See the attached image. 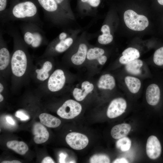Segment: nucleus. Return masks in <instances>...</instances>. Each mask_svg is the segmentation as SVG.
<instances>
[{"label":"nucleus","mask_w":163,"mask_h":163,"mask_svg":"<svg viewBox=\"0 0 163 163\" xmlns=\"http://www.w3.org/2000/svg\"><path fill=\"white\" fill-rule=\"evenodd\" d=\"M39 5L35 0H11L9 8L0 18L2 24L21 21L35 23L42 27L43 24L39 17Z\"/></svg>","instance_id":"f257e3e1"},{"label":"nucleus","mask_w":163,"mask_h":163,"mask_svg":"<svg viewBox=\"0 0 163 163\" xmlns=\"http://www.w3.org/2000/svg\"><path fill=\"white\" fill-rule=\"evenodd\" d=\"M37 24L23 22L20 26L22 39L27 46L37 48L48 43L45 32Z\"/></svg>","instance_id":"f03ea898"},{"label":"nucleus","mask_w":163,"mask_h":163,"mask_svg":"<svg viewBox=\"0 0 163 163\" xmlns=\"http://www.w3.org/2000/svg\"><path fill=\"white\" fill-rule=\"evenodd\" d=\"M42 8L45 17L57 26L66 25L70 19L60 8L55 0H35Z\"/></svg>","instance_id":"7ed1b4c3"},{"label":"nucleus","mask_w":163,"mask_h":163,"mask_svg":"<svg viewBox=\"0 0 163 163\" xmlns=\"http://www.w3.org/2000/svg\"><path fill=\"white\" fill-rule=\"evenodd\" d=\"M78 32L69 29L64 30L50 43L46 55L61 53L67 50L73 44Z\"/></svg>","instance_id":"20e7f679"},{"label":"nucleus","mask_w":163,"mask_h":163,"mask_svg":"<svg viewBox=\"0 0 163 163\" xmlns=\"http://www.w3.org/2000/svg\"><path fill=\"white\" fill-rule=\"evenodd\" d=\"M123 18L126 26L133 30L142 31L149 25L148 20L145 16L138 14L131 10L125 12Z\"/></svg>","instance_id":"39448f33"},{"label":"nucleus","mask_w":163,"mask_h":163,"mask_svg":"<svg viewBox=\"0 0 163 163\" xmlns=\"http://www.w3.org/2000/svg\"><path fill=\"white\" fill-rule=\"evenodd\" d=\"M82 110L81 104L72 99L66 101L58 109L57 114L65 119H73L78 115Z\"/></svg>","instance_id":"423d86ee"},{"label":"nucleus","mask_w":163,"mask_h":163,"mask_svg":"<svg viewBox=\"0 0 163 163\" xmlns=\"http://www.w3.org/2000/svg\"><path fill=\"white\" fill-rule=\"evenodd\" d=\"M66 81V77L64 71L60 69H56L49 78L48 88L51 91H58L63 88Z\"/></svg>","instance_id":"0eeeda50"},{"label":"nucleus","mask_w":163,"mask_h":163,"mask_svg":"<svg viewBox=\"0 0 163 163\" xmlns=\"http://www.w3.org/2000/svg\"><path fill=\"white\" fill-rule=\"evenodd\" d=\"M66 140L71 148L77 150L84 149L89 142L88 139L86 136L76 132H72L68 134L66 136Z\"/></svg>","instance_id":"6e6552de"},{"label":"nucleus","mask_w":163,"mask_h":163,"mask_svg":"<svg viewBox=\"0 0 163 163\" xmlns=\"http://www.w3.org/2000/svg\"><path fill=\"white\" fill-rule=\"evenodd\" d=\"M127 107L126 101L122 97L113 99L110 104L107 110V116L113 118L119 116L125 111Z\"/></svg>","instance_id":"1a4fd4ad"},{"label":"nucleus","mask_w":163,"mask_h":163,"mask_svg":"<svg viewBox=\"0 0 163 163\" xmlns=\"http://www.w3.org/2000/svg\"><path fill=\"white\" fill-rule=\"evenodd\" d=\"M161 146L160 142L155 136L152 135L148 138L146 144V152L148 157L152 159H155L160 155Z\"/></svg>","instance_id":"9d476101"},{"label":"nucleus","mask_w":163,"mask_h":163,"mask_svg":"<svg viewBox=\"0 0 163 163\" xmlns=\"http://www.w3.org/2000/svg\"><path fill=\"white\" fill-rule=\"evenodd\" d=\"M101 2V0H77V8L82 14L91 15L96 13Z\"/></svg>","instance_id":"9b49d317"},{"label":"nucleus","mask_w":163,"mask_h":163,"mask_svg":"<svg viewBox=\"0 0 163 163\" xmlns=\"http://www.w3.org/2000/svg\"><path fill=\"white\" fill-rule=\"evenodd\" d=\"M88 49L86 43L82 41L78 44L76 52L71 56L70 59L72 63L77 66L82 64L86 59Z\"/></svg>","instance_id":"f8f14e48"},{"label":"nucleus","mask_w":163,"mask_h":163,"mask_svg":"<svg viewBox=\"0 0 163 163\" xmlns=\"http://www.w3.org/2000/svg\"><path fill=\"white\" fill-rule=\"evenodd\" d=\"M42 124L36 123L33 125L32 132L34 142L38 144L44 143L48 139L49 134Z\"/></svg>","instance_id":"ddd939ff"},{"label":"nucleus","mask_w":163,"mask_h":163,"mask_svg":"<svg viewBox=\"0 0 163 163\" xmlns=\"http://www.w3.org/2000/svg\"><path fill=\"white\" fill-rule=\"evenodd\" d=\"M3 30L0 29V70L5 69L8 66L10 59V54L6 46V43L3 36Z\"/></svg>","instance_id":"4468645a"},{"label":"nucleus","mask_w":163,"mask_h":163,"mask_svg":"<svg viewBox=\"0 0 163 163\" xmlns=\"http://www.w3.org/2000/svg\"><path fill=\"white\" fill-rule=\"evenodd\" d=\"M94 85L88 81L83 82L81 88H75L72 92L73 95L77 101H82L84 100L87 95L94 89Z\"/></svg>","instance_id":"2eb2a0df"},{"label":"nucleus","mask_w":163,"mask_h":163,"mask_svg":"<svg viewBox=\"0 0 163 163\" xmlns=\"http://www.w3.org/2000/svg\"><path fill=\"white\" fill-rule=\"evenodd\" d=\"M161 92L158 86L154 83L150 85L147 88L145 93L147 103L152 106L158 104L160 97Z\"/></svg>","instance_id":"dca6fc26"},{"label":"nucleus","mask_w":163,"mask_h":163,"mask_svg":"<svg viewBox=\"0 0 163 163\" xmlns=\"http://www.w3.org/2000/svg\"><path fill=\"white\" fill-rule=\"evenodd\" d=\"M104 50L101 48L95 47L88 49L86 59L89 60H97L101 65H104L107 60V57L104 55Z\"/></svg>","instance_id":"f3484780"},{"label":"nucleus","mask_w":163,"mask_h":163,"mask_svg":"<svg viewBox=\"0 0 163 163\" xmlns=\"http://www.w3.org/2000/svg\"><path fill=\"white\" fill-rule=\"evenodd\" d=\"M97 87L101 89L112 90L115 87L116 81L114 77L110 74L101 75L97 82Z\"/></svg>","instance_id":"a211bd4d"},{"label":"nucleus","mask_w":163,"mask_h":163,"mask_svg":"<svg viewBox=\"0 0 163 163\" xmlns=\"http://www.w3.org/2000/svg\"><path fill=\"white\" fill-rule=\"evenodd\" d=\"M131 126L127 123H121L116 125L112 129L110 134L115 139H119L126 136L130 132Z\"/></svg>","instance_id":"6ab92c4d"},{"label":"nucleus","mask_w":163,"mask_h":163,"mask_svg":"<svg viewBox=\"0 0 163 163\" xmlns=\"http://www.w3.org/2000/svg\"><path fill=\"white\" fill-rule=\"evenodd\" d=\"M122 55L119 58V61L121 64L124 65L138 59L140 56L138 50L133 47H129L125 49L122 52Z\"/></svg>","instance_id":"aec40b11"},{"label":"nucleus","mask_w":163,"mask_h":163,"mask_svg":"<svg viewBox=\"0 0 163 163\" xmlns=\"http://www.w3.org/2000/svg\"><path fill=\"white\" fill-rule=\"evenodd\" d=\"M39 117L40 123L49 127H57L61 123L59 119L48 113H42L39 115Z\"/></svg>","instance_id":"412c9836"},{"label":"nucleus","mask_w":163,"mask_h":163,"mask_svg":"<svg viewBox=\"0 0 163 163\" xmlns=\"http://www.w3.org/2000/svg\"><path fill=\"white\" fill-rule=\"evenodd\" d=\"M101 34L97 37L98 43L102 45H107L113 41V37L111 34L110 28L107 24L103 25L101 29Z\"/></svg>","instance_id":"4be33fe9"},{"label":"nucleus","mask_w":163,"mask_h":163,"mask_svg":"<svg viewBox=\"0 0 163 163\" xmlns=\"http://www.w3.org/2000/svg\"><path fill=\"white\" fill-rule=\"evenodd\" d=\"M53 68L51 62L49 60L44 62L42 67L40 69H37L35 72L37 73V78L40 81H44L49 77V72Z\"/></svg>","instance_id":"5701e85b"},{"label":"nucleus","mask_w":163,"mask_h":163,"mask_svg":"<svg viewBox=\"0 0 163 163\" xmlns=\"http://www.w3.org/2000/svg\"><path fill=\"white\" fill-rule=\"evenodd\" d=\"M6 145L8 148L21 155L25 154L28 150L27 145L22 141H10L7 142Z\"/></svg>","instance_id":"b1692460"},{"label":"nucleus","mask_w":163,"mask_h":163,"mask_svg":"<svg viewBox=\"0 0 163 163\" xmlns=\"http://www.w3.org/2000/svg\"><path fill=\"white\" fill-rule=\"evenodd\" d=\"M124 81L128 89L131 93L136 94L139 91L141 87V83L139 78L128 76L125 77Z\"/></svg>","instance_id":"393cba45"},{"label":"nucleus","mask_w":163,"mask_h":163,"mask_svg":"<svg viewBox=\"0 0 163 163\" xmlns=\"http://www.w3.org/2000/svg\"><path fill=\"white\" fill-rule=\"evenodd\" d=\"M142 61L136 59L125 65V69L129 73L134 75H138L141 73V68L143 66Z\"/></svg>","instance_id":"a878e982"},{"label":"nucleus","mask_w":163,"mask_h":163,"mask_svg":"<svg viewBox=\"0 0 163 163\" xmlns=\"http://www.w3.org/2000/svg\"><path fill=\"white\" fill-rule=\"evenodd\" d=\"M55 0L66 15L70 19L73 20L75 17L70 6V0Z\"/></svg>","instance_id":"bb28decb"},{"label":"nucleus","mask_w":163,"mask_h":163,"mask_svg":"<svg viewBox=\"0 0 163 163\" xmlns=\"http://www.w3.org/2000/svg\"><path fill=\"white\" fill-rule=\"evenodd\" d=\"M131 142L130 140L127 137L121 138L117 142V147L123 152L128 150L131 146Z\"/></svg>","instance_id":"cd10ccee"},{"label":"nucleus","mask_w":163,"mask_h":163,"mask_svg":"<svg viewBox=\"0 0 163 163\" xmlns=\"http://www.w3.org/2000/svg\"><path fill=\"white\" fill-rule=\"evenodd\" d=\"M153 61L158 66L163 65V47L156 50L153 56Z\"/></svg>","instance_id":"c85d7f7f"},{"label":"nucleus","mask_w":163,"mask_h":163,"mask_svg":"<svg viewBox=\"0 0 163 163\" xmlns=\"http://www.w3.org/2000/svg\"><path fill=\"white\" fill-rule=\"evenodd\" d=\"M90 162L92 163H110V160L105 155H94L91 158Z\"/></svg>","instance_id":"c756f323"},{"label":"nucleus","mask_w":163,"mask_h":163,"mask_svg":"<svg viewBox=\"0 0 163 163\" xmlns=\"http://www.w3.org/2000/svg\"><path fill=\"white\" fill-rule=\"evenodd\" d=\"M11 0H0V18H1L9 8Z\"/></svg>","instance_id":"7c9ffc66"},{"label":"nucleus","mask_w":163,"mask_h":163,"mask_svg":"<svg viewBox=\"0 0 163 163\" xmlns=\"http://www.w3.org/2000/svg\"><path fill=\"white\" fill-rule=\"evenodd\" d=\"M15 115L16 117L20 118L22 121L27 120L29 119V116L21 111H17Z\"/></svg>","instance_id":"2f4dec72"},{"label":"nucleus","mask_w":163,"mask_h":163,"mask_svg":"<svg viewBox=\"0 0 163 163\" xmlns=\"http://www.w3.org/2000/svg\"><path fill=\"white\" fill-rule=\"evenodd\" d=\"M113 163H129L128 161L125 158H117L115 160Z\"/></svg>","instance_id":"473e14b6"},{"label":"nucleus","mask_w":163,"mask_h":163,"mask_svg":"<svg viewBox=\"0 0 163 163\" xmlns=\"http://www.w3.org/2000/svg\"><path fill=\"white\" fill-rule=\"evenodd\" d=\"M41 163H55L52 159L50 157H46L45 158Z\"/></svg>","instance_id":"72a5a7b5"},{"label":"nucleus","mask_w":163,"mask_h":163,"mask_svg":"<svg viewBox=\"0 0 163 163\" xmlns=\"http://www.w3.org/2000/svg\"><path fill=\"white\" fill-rule=\"evenodd\" d=\"M59 162L60 163H65V159L66 157V155L62 153L59 155Z\"/></svg>","instance_id":"f704fd0d"},{"label":"nucleus","mask_w":163,"mask_h":163,"mask_svg":"<svg viewBox=\"0 0 163 163\" xmlns=\"http://www.w3.org/2000/svg\"><path fill=\"white\" fill-rule=\"evenodd\" d=\"M6 119L7 122L9 124L12 125L14 124L15 121L10 116H7Z\"/></svg>","instance_id":"c9c22d12"},{"label":"nucleus","mask_w":163,"mask_h":163,"mask_svg":"<svg viewBox=\"0 0 163 163\" xmlns=\"http://www.w3.org/2000/svg\"><path fill=\"white\" fill-rule=\"evenodd\" d=\"M2 163H21V162L20 161L17 160H14L11 161H2Z\"/></svg>","instance_id":"e433bc0d"},{"label":"nucleus","mask_w":163,"mask_h":163,"mask_svg":"<svg viewBox=\"0 0 163 163\" xmlns=\"http://www.w3.org/2000/svg\"><path fill=\"white\" fill-rule=\"evenodd\" d=\"M4 90V87L2 84L0 83V92L1 93Z\"/></svg>","instance_id":"4c0bfd02"},{"label":"nucleus","mask_w":163,"mask_h":163,"mask_svg":"<svg viewBox=\"0 0 163 163\" xmlns=\"http://www.w3.org/2000/svg\"><path fill=\"white\" fill-rule=\"evenodd\" d=\"M4 100V97L0 93V102H2Z\"/></svg>","instance_id":"58836bf2"},{"label":"nucleus","mask_w":163,"mask_h":163,"mask_svg":"<svg viewBox=\"0 0 163 163\" xmlns=\"http://www.w3.org/2000/svg\"><path fill=\"white\" fill-rule=\"evenodd\" d=\"M157 1L159 4L163 5V0H157Z\"/></svg>","instance_id":"ea45409f"}]
</instances>
